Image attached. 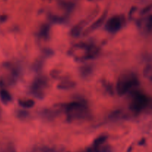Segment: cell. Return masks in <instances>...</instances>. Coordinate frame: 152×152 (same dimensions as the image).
Wrapping results in <instances>:
<instances>
[{"instance_id": "obj_2", "label": "cell", "mask_w": 152, "mask_h": 152, "mask_svg": "<svg viewBox=\"0 0 152 152\" xmlns=\"http://www.w3.org/2000/svg\"><path fill=\"white\" fill-rule=\"evenodd\" d=\"M69 52L76 60L84 62L97 57L99 53V48L94 44L82 42L73 46Z\"/></svg>"}, {"instance_id": "obj_1", "label": "cell", "mask_w": 152, "mask_h": 152, "mask_svg": "<svg viewBox=\"0 0 152 152\" xmlns=\"http://www.w3.org/2000/svg\"><path fill=\"white\" fill-rule=\"evenodd\" d=\"M68 122H77L87 120L91 117L90 110L83 101H74L62 106Z\"/></svg>"}, {"instance_id": "obj_17", "label": "cell", "mask_w": 152, "mask_h": 152, "mask_svg": "<svg viewBox=\"0 0 152 152\" xmlns=\"http://www.w3.org/2000/svg\"><path fill=\"white\" fill-rule=\"evenodd\" d=\"M32 152H58L56 150L53 149V148H49L47 146H39L35 148L33 150Z\"/></svg>"}, {"instance_id": "obj_7", "label": "cell", "mask_w": 152, "mask_h": 152, "mask_svg": "<svg viewBox=\"0 0 152 152\" xmlns=\"http://www.w3.org/2000/svg\"><path fill=\"white\" fill-rule=\"evenodd\" d=\"M107 15H108V10H105V11H104L103 13H102L96 21H94V22H93V24L86 30V31L85 32V34H90V33L93 32L94 31L97 29L98 28L102 26V25H103L104 22H105V19H106L107 17Z\"/></svg>"}, {"instance_id": "obj_5", "label": "cell", "mask_w": 152, "mask_h": 152, "mask_svg": "<svg viewBox=\"0 0 152 152\" xmlns=\"http://www.w3.org/2000/svg\"><path fill=\"white\" fill-rule=\"evenodd\" d=\"M48 80L47 77L44 76L37 77L31 87V91L32 94L39 99L44 97L45 89L48 87Z\"/></svg>"}, {"instance_id": "obj_13", "label": "cell", "mask_w": 152, "mask_h": 152, "mask_svg": "<svg viewBox=\"0 0 152 152\" xmlns=\"http://www.w3.org/2000/svg\"><path fill=\"white\" fill-rule=\"evenodd\" d=\"M19 105L22 108H31L35 105V102L33 99H20L19 100Z\"/></svg>"}, {"instance_id": "obj_14", "label": "cell", "mask_w": 152, "mask_h": 152, "mask_svg": "<svg viewBox=\"0 0 152 152\" xmlns=\"http://www.w3.org/2000/svg\"><path fill=\"white\" fill-rule=\"evenodd\" d=\"M111 148L108 146H99L94 147L92 146L91 148H88L86 152H110Z\"/></svg>"}, {"instance_id": "obj_9", "label": "cell", "mask_w": 152, "mask_h": 152, "mask_svg": "<svg viewBox=\"0 0 152 152\" xmlns=\"http://www.w3.org/2000/svg\"><path fill=\"white\" fill-rule=\"evenodd\" d=\"M50 26L48 24H44L42 25L39 31L38 36L40 39H48L49 36H50Z\"/></svg>"}, {"instance_id": "obj_10", "label": "cell", "mask_w": 152, "mask_h": 152, "mask_svg": "<svg viewBox=\"0 0 152 152\" xmlns=\"http://www.w3.org/2000/svg\"><path fill=\"white\" fill-rule=\"evenodd\" d=\"M75 83L70 79H64L57 86V88L61 90H68L75 86Z\"/></svg>"}, {"instance_id": "obj_21", "label": "cell", "mask_w": 152, "mask_h": 152, "mask_svg": "<svg viewBox=\"0 0 152 152\" xmlns=\"http://www.w3.org/2000/svg\"><path fill=\"white\" fill-rule=\"evenodd\" d=\"M18 116H19V117L24 118V117H26L27 116H28V113H27V111H19V112H18Z\"/></svg>"}, {"instance_id": "obj_15", "label": "cell", "mask_w": 152, "mask_h": 152, "mask_svg": "<svg viewBox=\"0 0 152 152\" xmlns=\"http://www.w3.org/2000/svg\"><path fill=\"white\" fill-rule=\"evenodd\" d=\"M144 31H145V33L146 34H150L152 28V17L151 15H149V16L147 17L146 21H145V24H144Z\"/></svg>"}, {"instance_id": "obj_20", "label": "cell", "mask_w": 152, "mask_h": 152, "mask_svg": "<svg viewBox=\"0 0 152 152\" xmlns=\"http://www.w3.org/2000/svg\"><path fill=\"white\" fill-rule=\"evenodd\" d=\"M151 4H148L147 7H144V8L142 9V14H145V13H147L148 12H149L150 10H151Z\"/></svg>"}, {"instance_id": "obj_4", "label": "cell", "mask_w": 152, "mask_h": 152, "mask_svg": "<svg viewBox=\"0 0 152 152\" xmlns=\"http://www.w3.org/2000/svg\"><path fill=\"white\" fill-rule=\"evenodd\" d=\"M148 103H149V99L145 94L137 90L132 92V99H131L129 108L135 114L142 112L147 108Z\"/></svg>"}, {"instance_id": "obj_22", "label": "cell", "mask_w": 152, "mask_h": 152, "mask_svg": "<svg viewBox=\"0 0 152 152\" xmlns=\"http://www.w3.org/2000/svg\"><path fill=\"white\" fill-rule=\"evenodd\" d=\"M48 1H50V0H48Z\"/></svg>"}, {"instance_id": "obj_16", "label": "cell", "mask_w": 152, "mask_h": 152, "mask_svg": "<svg viewBox=\"0 0 152 152\" xmlns=\"http://www.w3.org/2000/svg\"><path fill=\"white\" fill-rule=\"evenodd\" d=\"M107 139H108V137L105 136V135L99 137H97L94 141V144L92 146H94V147L102 146V145L105 143V141L107 140Z\"/></svg>"}, {"instance_id": "obj_19", "label": "cell", "mask_w": 152, "mask_h": 152, "mask_svg": "<svg viewBox=\"0 0 152 152\" xmlns=\"http://www.w3.org/2000/svg\"><path fill=\"white\" fill-rule=\"evenodd\" d=\"M50 19L52 22H56V23H62L65 21V18L62 16H56V15H50Z\"/></svg>"}, {"instance_id": "obj_3", "label": "cell", "mask_w": 152, "mask_h": 152, "mask_svg": "<svg viewBox=\"0 0 152 152\" xmlns=\"http://www.w3.org/2000/svg\"><path fill=\"white\" fill-rule=\"evenodd\" d=\"M140 86V81L135 74L126 72L120 76L117 80L116 90L119 95H125L137 90Z\"/></svg>"}, {"instance_id": "obj_8", "label": "cell", "mask_w": 152, "mask_h": 152, "mask_svg": "<svg viewBox=\"0 0 152 152\" xmlns=\"http://www.w3.org/2000/svg\"><path fill=\"white\" fill-rule=\"evenodd\" d=\"M87 24V20L85 19V20L80 21V22L77 24V25H74L72 28H71V31H70V34H71V37H74V38H77L79 37L81 35V33L83 31V28H85L86 25Z\"/></svg>"}, {"instance_id": "obj_12", "label": "cell", "mask_w": 152, "mask_h": 152, "mask_svg": "<svg viewBox=\"0 0 152 152\" xmlns=\"http://www.w3.org/2000/svg\"><path fill=\"white\" fill-rule=\"evenodd\" d=\"M93 72V66L90 65H86L80 68V74L81 77H88Z\"/></svg>"}, {"instance_id": "obj_11", "label": "cell", "mask_w": 152, "mask_h": 152, "mask_svg": "<svg viewBox=\"0 0 152 152\" xmlns=\"http://www.w3.org/2000/svg\"><path fill=\"white\" fill-rule=\"evenodd\" d=\"M0 99L4 104H8L12 101L11 94L6 89L0 90Z\"/></svg>"}, {"instance_id": "obj_18", "label": "cell", "mask_w": 152, "mask_h": 152, "mask_svg": "<svg viewBox=\"0 0 152 152\" xmlns=\"http://www.w3.org/2000/svg\"><path fill=\"white\" fill-rule=\"evenodd\" d=\"M143 74L144 76L147 78L151 79V74H152V68H151V63H148L144 68V71H143Z\"/></svg>"}, {"instance_id": "obj_6", "label": "cell", "mask_w": 152, "mask_h": 152, "mask_svg": "<svg viewBox=\"0 0 152 152\" xmlns=\"http://www.w3.org/2000/svg\"><path fill=\"white\" fill-rule=\"evenodd\" d=\"M126 23V19L121 15H115L106 22L105 28L110 34H115L122 29Z\"/></svg>"}]
</instances>
